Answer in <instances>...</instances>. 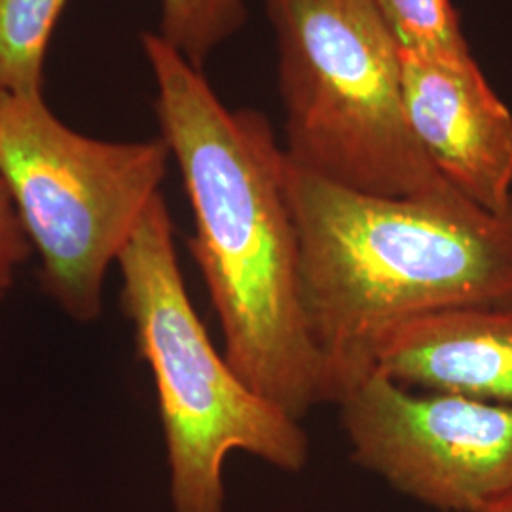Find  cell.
Instances as JSON below:
<instances>
[{"instance_id":"1","label":"cell","mask_w":512,"mask_h":512,"mask_svg":"<svg viewBox=\"0 0 512 512\" xmlns=\"http://www.w3.org/2000/svg\"><path fill=\"white\" fill-rule=\"evenodd\" d=\"M162 139L194 213L190 253L217 311L228 363L300 421L332 403L311 338L287 154L264 114L228 109L202 69L158 33L143 35Z\"/></svg>"},{"instance_id":"2","label":"cell","mask_w":512,"mask_h":512,"mask_svg":"<svg viewBox=\"0 0 512 512\" xmlns=\"http://www.w3.org/2000/svg\"><path fill=\"white\" fill-rule=\"evenodd\" d=\"M311 338L329 366L332 404L374 370L387 332L429 313H512V205L494 213L454 184L374 196L287 158Z\"/></svg>"},{"instance_id":"3","label":"cell","mask_w":512,"mask_h":512,"mask_svg":"<svg viewBox=\"0 0 512 512\" xmlns=\"http://www.w3.org/2000/svg\"><path fill=\"white\" fill-rule=\"evenodd\" d=\"M120 308L158 393L175 512H224V461L245 452L287 473L310 458L300 421L270 403L219 353L194 310L162 192L118 256Z\"/></svg>"},{"instance_id":"4","label":"cell","mask_w":512,"mask_h":512,"mask_svg":"<svg viewBox=\"0 0 512 512\" xmlns=\"http://www.w3.org/2000/svg\"><path fill=\"white\" fill-rule=\"evenodd\" d=\"M266 10L291 164L389 198L448 184L406 122L403 57L372 0H266Z\"/></svg>"},{"instance_id":"5","label":"cell","mask_w":512,"mask_h":512,"mask_svg":"<svg viewBox=\"0 0 512 512\" xmlns=\"http://www.w3.org/2000/svg\"><path fill=\"white\" fill-rule=\"evenodd\" d=\"M171 154L164 139L101 141L67 128L42 95H8L0 107V177L40 256L44 293L78 323L103 308L118 262Z\"/></svg>"},{"instance_id":"6","label":"cell","mask_w":512,"mask_h":512,"mask_svg":"<svg viewBox=\"0 0 512 512\" xmlns=\"http://www.w3.org/2000/svg\"><path fill=\"white\" fill-rule=\"evenodd\" d=\"M338 406L353 461L423 505L476 512L512 492V406L414 393L380 372Z\"/></svg>"},{"instance_id":"7","label":"cell","mask_w":512,"mask_h":512,"mask_svg":"<svg viewBox=\"0 0 512 512\" xmlns=\"http://www.w3.org/2000/svg\"><path fill=\"white\" fill-rule=\"evenodd\" d=\"M403 57L406 122L429 162L488 211L512 205V112L473 54Z\"/></svg>"},{"instance_id":"8","label":"cell","mask_w":512,"mask_h":512,"mask_svg":"<svg viewBox=\"0 0 512 512\" xmlns=\"http://www.w3.org/2000/svg\"><path fill=\"white\" fill-rule=\"evenodd\" d=\"M423 393L512 406V313L450 310L406 321L374 351V370Z\"/></svg>"},{"instance_id":"9","label":"cell","mask_w":512,"mask_h":512,"mask_svg":"<svg viewBox=\"0 0 512 512\" xmlns=\"http://www.w3.org/2000/svg\"><path fill=\"white\" fill-rule=\"evenodd\" d=\"M67 0H0V84L10 95H42L44 61Z\"/></svg>"},{"instance_id":"10","label":"cell","mask_w":512,"mask_h":512,"mask_svg":"<svg viewBox=\"0 0 512 512\" xmlns=\"http://www.w3.org/2000/svg\"><path fill=\"white\" fill-rule=\"evenodd\" d=\"M160 37L202 69L247 21V0H160Z\"/></svg>"},{"instance_id":"11","label":"cell","mask_w":512,"mask_h":512,"mask_svg":"<svg viewBox=\"0 0 512 512\" xmlns=\"http://www.w3.org/2000/svg\"><path fill=\"white\" fill-rule=\"evenodd\" d=\"M401 54H469L452 0H372Z\"/></svg>"},{"instance_id":"12","label":"cell","mask_w":512,"mask_h":512,"mask_svg":"<svg viewBox=\"0 0 512 512\" xmlns=\"http://www.w3.org/2000/svg\"><path fill=\"white\" fill-rule=\"evenodd\" d=\"M33 253L12 194L0 177V300L14 283L19 266Z\"/></svg>"},{"instance_id":"13","label":"cell","mask_w":512,"mask_h":512,"mask_svg":"<svg viewBox=\"0 0 512 512\" xmlns=\"http://www.w3.org/2000/svg\"><path fill=\"white\" fill-rule=\"evenodd\" d=\"M476 512H512V492H509L499 499H495L492 503L480 507Z\"/></svg>"},{"instance_id":"14","label":"cell","mask_w":512,"mask_h":512,"mask_svg":"<svg viewBox=\"0 0 512 512\" xmlns=\"http://www.w3.org/2000/svg\"><path fill=\"white\" fill-rule=\"evenodd\" d=\"M8 95H10V93L6 92V90H4V86L0 84V107L4 105V101H6V97H8Z\"/></svg>"}]
</instances>
